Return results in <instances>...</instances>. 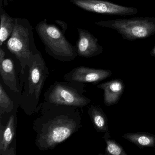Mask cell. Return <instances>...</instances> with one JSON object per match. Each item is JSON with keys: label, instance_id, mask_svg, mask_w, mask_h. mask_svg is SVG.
<instances>
[{"label": "cell", "instance_id": "6da1fadb", "mask_svg": "<svg viewBox=\"0 0 155 155\" xmlns=\"http://www.w3.org/2000/svg\"><path fill=\"white\" fill-rule=\"evenodd\" d=\"M35 113L38 114L33 121V129L36 133L35 144L41 151L55 148L81 127V115L78 108L44 100Z\"/></svg>", "mask_w": 155, "mask_h": 155}, {"label": "cell", "instance_id": "7a4b0ae2", "mask_svg": "<svg viewBox=\"0 0 155 155\" xmlns=\"http://www.w3.org/2000/svg\"><path fill=\"white\" fill-rule=\"evenodd\" d=\"M49 74L48 68L38 51L21 75L24 85L20 106L28 116L34 114L39 105L41 92Z\"/></svg>", "mask_w": 155, "mask_h": 155}, {"label": "cell", "instance_id": "3957f363", "mask_svg": "<svg viewBox=\"0 0 155 155\" xmlns=\"http://www.w3.org/2000/svg\"><path fill=\"white\" fill-rule=\"evenodd\" d=\"M7 46L19 61L23 75L38 51L34 43L32 26L27 19L15 18V27Z\"/></svg>", "mask_w": 155, "mask_h": 155}, {"label": "cell", "instance_id": "277c9868", "mask_svg": "<svg viewBox=\"0 0 155 155\" xmlns=\"http://www.w3.org/2000/svg\"><path fill=\"white\" fill-rule=\"evenodd\" d=\"M36 30L45 46V50L53 58L62 61H73L78 56L77 48L65 38L58 27L48 23L46 20L41 21Z\"/></svg>", "mask_w": 155, "mask_h": 155}, {"label": "cell", "instance_id": "5b68a950", "mask_svg": "<svg viewBox=\"0 0 155 155\" xmlns=\"http://www.w3.org/2000/svg\"><path fill=\"white\" fill-rule=\"evenodd\" d=\"M96 25L116 31L124 39L133 41L155 34V18L141 17L103 21Z\"/></svg>", "mask_w": 155, "mask_h": 155}, {"label": "cell", "instance_id": "8992f818", "mask_svg": "<svg viewBox=\"0 0 155 155\" xmlns=\"http://www.w3.org/2000/svg\"><path fill=\"white\" fill-rule=\"evenodd\" d=\"M83 84L56 81L44 92V100L56 105L83 108L91 102L82 94Z\"/></svg>", "mask_w": 155, "mask_h": 155}, {"label": "cell", "instance_id": "52a82bcc", "mask_svg": "<svg viewBox=\"0 0 155 155\" xmlns=\"http://www.w3.org/2000/svg\"><path fill=\"white\" fill-rule=\"evenodd\" d=\"M70 2L84 10L101 14L128 16L138 12L136 8L124 7L104 0H70Z\"/></svg>", "mask_w": 155, "mask_h": 155}, {"label": "cell", "instance_id": "ba28073f", "mask_svg": "<svg viewBox=\"0 0 155 155\" xmlns=\"http://www.w3.org/2000/svg\"><path fill=\"white\" fill-rule=\"evenodd\" d=\"M112 74V71L109 70L81 66L73 69L65 74L63 80L71 82L96 84L110 77Z\"/></svg>", "mask_w": 155, "mask_h": 155}, {"label": "cell", "instance_id": "9c48e42d", "mask_svg": "<svg viewBox=\"0 0 155 155\" xmlns=\"http://www.w3.org/2000/svg\"><path fill=\"white\" fill-rule=\"evenodd\" d=\"M17 110L9 117L6 126L0 125V155H15V140L17 128Z\"/></svg>", "mask_w": 155, "mask_h": 155}, {"label": "cell", "instance_id": "30bf717a", "mask_svg": "<svg viewBox=\"0 0 155 155\" xmlns=\"http://www.w3.org/2000/svg\"><path fill=\"white\" fill-rule=\"evenodd\" d=\"M79 38L76 44L78 56L82 58L96 57L103 52V47L98 41L88 31L78 29Z\"/></svg>", "mask_w": 155, "mask_h": 155}, {"label": "cell", "instance_id": "8fae6325", "mask_svg": "<svg viewBox=\"0 0 155 155\" xmlns=\"http://www.w3.org/2000/svg\"><path fill=\"white\" fill-rule=\"evenodd\" d=\"M97 87L104 91V103L110 106L118 103L125 88L124 82L120 79L113 80L98 85Z\"/></svg>", "mask_w": 155, "mask_h": 155}, {"label": "cell", "instance_id": "7c38bea8", "mask_svg": "<svg viewBox=\"0 0 155 155\" xmlns=\"http://www.w3.org/2000/svg\"><path fill=\"white\" fill-rule=\"evenodd\" d=\"M0 75L4 84L11 90L18 93L19 91L17 85L15 65L12 60L5 59L0 63Z\"/></svg>", "mask_w": 155, "mask_h": 155}, {"label": "cell", "instance_id": "4fadbf2b", "mask_svg": "<svg viewBox=\"0 0 155 155\" xmlns=\"http://www.w3.org/2000/svg\"><path fill=\"white\" fill-rule=\"evenodd\" d=\"M87 113L97 132L105 133L109 131L107 118L101 107L91 105L88 108Z\"/></svg>", "mask_w": 155, "mask_h": 155}, {"label": "cell", "instance_id": "5bb4252c", "mask_svg": "<svg viewBox=\"0 0 155 155\" xmlns=\"http://www.w3.org/2000/svg\"><path fill=\"white\" fill-rule=\"evenodd\" d=\"M122 137L141 148L155 147V135L150 133L147 132L127 133L124 134Z\"/></svg>", "mask_w": 155, "mask_h": 155}, {"label": "cell", "instance_id": "9a60e30c", "mask_svg": "<svg viewBox=\"0 0 155 155\" xmlns=\"http://www.w3.org/2000/svg\"><path fill=\"white\" fill-rule=\"evenodd\" d=\"M15 24V18H13L6 13L1 14L0 26V45L1 47L4 41L11 36Z\"/></svg>", "mask_w": 155, "mask_h": 155}, {"label": "cell", "instance_id": "2e32d148", "mask_svg": "<svg viewBox=\"0 0 155 155\" xmlns=\"http://www.w3.org/2000/svg\"><path fill=\"white\" fill-rule=\"evenodd\" d=\"M104 140L106 143V154L110 155H127V153L116 140L110 138L109 131L105 133Z\"/></svg>", "mask_w": 155, "mask_h": 155}, {"label": "cell", "instance_id": "e0dca14e", "mask_svg": "<svg viewBox=\"0 0 155 155\" xmlns=\"http://www.w3.org/2000/svg\"><path fill=\"white\" fill-rule=\"evenodd\" d=\"M14 104L12 100L0 83V116L5 113H11L14 110Z\"/></svg>", "mask_w": 155, "mask_h": 155}, {"label": "cell", "instance_id": "ac0fdd59", "mask_svg": "<svg viewBox=\"0 0 155 155\" xmlns=\"http://www.w3.org/2000/svg\"><path fill=\"white\" fill-rule=\"evenodd\" d=\"M56 22H57V23H58L59 25H60L61 26V28H62V32L64 34H65V31L67 30V28H68V25H67V24L65 22H63V21H56Z\"/></svg>", "mask_w": 155, "mask_h": 155}, {"label": "cell", "instance_id": "d6986e66", "mask_svg": "<svg viewBox=\"0 0 155 155\" xmlns=\"http://www.w3.org/2000/svg\"><path fill=\"white\" fill-rule=\"evenodd\" d=\"M5 53L4 51L2 49V47L0 48V63H1L5 59Z\"/></svg>", "mask_w": 155, "mask_h": 155}, {"label": "cell", "instance_id": "ffe728a7", "mask_svg": "<svg viewBox=\"0 0 155 155\" xmlns=\"http://www.w3.org/2000/svg\"><path fill=\"white\" fill-rule=\"evenodd\" d=\"M150 55L152 57H155V45L150 51Z\"/></svg>", "mask_w": 155, "mask_h": 155}]
</instances>
